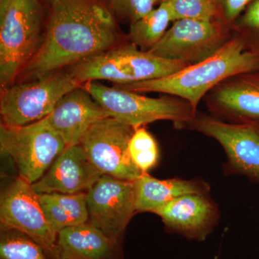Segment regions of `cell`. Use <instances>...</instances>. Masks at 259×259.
<instances>
[{
    "label": "cell",
    "instance_id": "6da1fadb",
    "mask_svg": "<svg viewBox=\"0 0 259 259\" xmlns=\"http://www.w3.org/2000/svg\"><path fill=\"white\" fill-rule=\"evenodd\" d=\"M41 44L19 78L32 81L120 44L113 17L99 0H53Z\"/></svg>",
    "mask_w": 259,
    "mask_h": 259
},
{
    "label": "cell",
    "instance_id": "7a4b0ae2",
    "mask_svg": "<svg viewBox=\"0 0 259 259\" xmlns=\"http://www.w3.org/2000/svg\"><path fill=\"white\" fill-rule=\"evenodd\" d=\"M256 71L258 56L247 50L243 39L236 33L214 55L175 74L115 86L136 93H158L180 97L189 102L197 113L199 102L220 83L235 75Z\"/></svg>",
    "mask_w": 259,
    "mask_h": 259
},
{
    "label": "cell",
    "instance_id": "3957f363",
    "mask_svg": "<svg viewBox=\"0 0 259 259\" xmlns=\"http://www.w3.org/2000/svg\"><path fill=\"white\" fill-rule=\"evenodd\" d=\"M182 61L168 60L142 51L132 42L120 44L77 64L69 71L83 83L107 80L116 85L129 84L169 76L187 67Z\"/></svg>",
    "mask_w": 259,
    "mask_h": 259
},
{
    "label": "cell",
    "instance_id": "277c9868",
    "mask_svg": "<svg viewBox=\"0 0 259 259\" xmlns=\"http://www.w3.org/2000/svg\"><path fill=\"white\" fill-rule=\"evenodd\" d=\"M39 0H11L0 16L1 91L15 83L41 44Z\"/></svg>",
    "mask_w": 259,
    "mask_h": 259
},
{
    "label": "cell",
    "instance_id": "5b68a950",
    "mask_svg": "<svg viewBox=\"0 0 259 259\" xmlns=\"http://www.w3.org/2000/svg\"><path fill=\"white\" fill-rule=\"evenodd\" d=\"M81 86L111 117L134 128L159 120L171 121L177 129L186 128L197 114L189 102L171 95L152 98L95 81H88Z\"/></svg>",
    "mask_w": 259,
    "mask_h": 259
},
{
    "label": "cell",
    "instance_id": "8992f818",
    "mask_svg": "<svg viewBox=\"0 0 259 259\" xmlns=\"http://www.w3.org/2000/svg\"><path fill=\"white\" fill-rule=\"evenodd\" d=\"M81 85L69 71L13 83L1 91V124L20 127L41 120L50 115L63 97Z\"/></svg>",
    "mask_w": 259,
    "mask_h": 259
},
{
    "label": "cell",
    "instance_id": "52a82bcc",
    "mask_svg": "<svg viewBox=\"0 0 259 259\" xmlns=\"http://www.w3.org/2000/svg\"><path fill=\"white\" fill-rule=\"evenodd\" d=\"M66 147L44 119L20 127L0 126V152L15 163L18 177L32 184L40 180Z\"/></svg>",
    "mask_w": 259,
    "mask_h": 259
},
{
    "label": "cell",
    "instance_id": "ba28073f",
    "mask_svg": "<svg viewBox=\"0 0 259 259\" xmlns=\"http://www.w3.org/2000/svg\"><path fill=\"white\" fill-rule=\"evenodd\" d=\"M229 29L218 20H177L150 53L163 59L197 64L214 55L231 40Z\"/></svg>",
    "mask_w": 259,
    "mask_h": 259
},
{
    "label": "cell",
    "instance_id": "9c48e42d",
    "mask_svg": "<svg viewBox=\"0 0 259 259\" xmlns=\"http://www.w3.org/2000/svg\"><path fill=\"white\" fill-rule=\"evenodd\" d=\"M136 128L113 117L92 126L79 144L102 175L135 181L142 175L129 153V144Z\"/></svg>",
    "mask_w": 259,
    "mask_h": 259
},
{
    "label": "cell",
    "instance_id": "30bf717a",
    "mask_svg": "<svg viewBox=\"0 0 259 259\" xmlns=\"http://www.w3.org/2000/svg\"><path fill=\"white\" fill-rule=\"evenodd\" d=\"M186 128L197 131L218 141L226 153V175L246 177L259 183V128L236 125L212 115L196 114Z\"/></svg>",
    "mask_w": 259,
    "mask_h": 259
},
{
    "label": "cell",
    "instance_id": "8fae6325",
    "mask_svg": "<svg viewBox=\"0 0 259 259\" xmlns=\"http://www.w3.org/2000/svg\"><path fill=\"white\" fill-rule=\"evenodd\" d=\"M88 223L123 244L126 229L137 213L134 181L102 175L87 194Z\"/></svg>",
    "mask_w": 259,
    "mask_h": 259
},
{
    "label": "cell",
    "instance_id": "7c38bea8",
    "mask_svg": "<svg viewBox=\"0 0 259 259\" xmlns=\"http://www.w3.org/2000/svg\"><path fill=\"white\" fill-rule=\"evenodd\" d=\"M0 225L14 228L37 242L53 259L57 233L48 222L31 184L18 177L2 190Z\"/></svg>",
    "mask_w": 259,
    "mask_h": 259
},
{
    "label": "cell",
    "instance_id": "4fadbf2b",
    "mask_svg": "<svg viewBox=\"0 0 259 259\" xmlns=\"http://www.w3.org/2000/svg\"><path fill=\"white\" fill-rule=\"evenodd\" d=\"M210 115L236 125L259 128V71L228 78L204 97Z\"/></svg>",
    "mask_w": 259,
    "mask_h": 259
},
{
    "label": "cell",
    "instance_id": "5bb4252c",
    "mask_svg": "<svg viewBox=\"0 0 259 259\" xmlns=\"http://www.w3.org/2000/svg\"><path fill=\"white\" fill-rule=\"evenodd\" d=\"M155 214L166 231L190 241L203 242L214 231L220 218L217 204L208 194H187L163 205Z\"/></svg>",
    "mask_w": 259,
    "mask_h": 259
},
{
    "label": "cell",
    "instance_id": "9a60e30c",
    "mask_svg": "<svg viewBox=\"0 0 259 259\" xmlns=\"http://www.w3.org/2000/svg\"><path fill=\"white\" fill-rule=\"evenodd\" d=\"M101 176L77 144L66 146L45 175L32 186L37 194L88 193Z\"/></svg>",
    "mask_w": 259,
    "mask_h": 259
},
{
    "label": "cell",
    "instance_id": "2e32d148",
    "mask_svg": "<svg viewBox=\"0 0 259 259\" xmlns=\"http://www.w3.org/2000/svg\"><path fill=\"white\" fill-rule=\"evenodd\" d=\"M110 117V114L80 86L63 97L44 120L64 140L66 146H70L79 144L92 126Z\"/></svg>",
    "mask_w": 259,
    "mask_h": 259
},
{
    "label": "cell",
    "instance_id": "e0dca14e",
    "mask_svg": "<svg viewBox=\"0 0 259 259\" xmlns=\"http://www.w3.org/2000/svg\"><path fill=\"white\" fill-rule=\"evenodd\" d=\"M53 259H125L122 245L90 223L59 231Z\"/></svg>",
    "mask_w": 259,
    "mask_h": 259
},
{
    "label": "cell",
    "instance_id": "ac0fdd59",
    "mask_svg": "<svg viewBox=\"0 0 259 259\" xmlns=\"http://www.w3.org/2000/svg\"><path fill=\"white\" fill-rule=\"evenodd\" d=\"M136 210L154 213L174 199L187 194H209L210 186L200 179L160 180L143 173L134 181Z\"/></svg>",
    "mask_w": 259,
    "mask_h": 259
},
{
    "label": "cell",
    "instance_id": "d6986e66",
    "mask_svg": "<svg viewBox=\"0 0 259 259\" xmlns=\"http://www.w3.org/2000/svg\"><path fill=\"white\" fill-rule=\"evenodd\" d=\"M87 194H38L48 222L57 234L65 228L88 222Z\"/></svg>",
    "mask_w": 259,
    "mask_h": 259
},
{
    "label": "cell",
    "instance_id": "ffe728a7",
    "mask_svg": "<svg viewBox=\"0 0 259 259\" xmlns=\"http://www.w3.org/2000/svg\"><path fill=\"white\" fill-rule=\"evenodd\" d=\"M172 22L171 13L166 1H162L156 9L131 24L128 33L130 42L148 51L156 46L165 35L168 24Z\"/></svg>",
    "mask_w": 259,
    "mask_h": 259
},
{
    "label": "cell",
    "instance_id": "44dd1931",
    "mask_svg": "<svg viewBox=\"0 0 259 259\" xmlns=\"http://www.w3.org/2000/svg\"><path fill=\"white\" fill-rule=\"evenodd\" d=\"M0 259H51L46 250L30 237L0 225Z\"/></svg>",
    "mask_w": 259,
    "mask_h": 259
},
{
    "label": "cell",
    "instance_id": "7402d4cb",
    "mask_svg": "<svg viewBox=\"0 0 259 259\" xmlns=\"http://www.w3.org/2000/svg\"><path fill=\"white\" fill-rule=\"evenodd\" d=\"M129 153L134 164L142 173H148L157 164L159 148L145 126L136 128L130 141Z\"/></svg>",
    "mask_w": 259,
    "mask_h": 259
},
{
    "label": "cell",
    "instance_id": "603a6c76",
    "mask_svg": "<svg viewBox=\"0 0 259 259\" xmlns=\"http://www.w3.org/2000/svg\"><path fill=\"white\" fill-rule=\"evenodd\" d=\"M168 5L172 22L184 19L214 21L219 14L218 0H163Z\"/></svg>",
    "mask_w": 259,
    "mask_h": 259
},
{
    "label": "cell",
    "instance_id": "cb8c5ba5",
    "mask_svg": "<svg viewBox=\"0 0 259 259\" xmlns=\"http://www.w3.org/2000/svg\"><path fill=\"white\" fill-rule=\"evenodd\" d=\"M236 33L247 50L259 57V0H253L236 23Z\"/></svg>",
    "mask_w": 259,
    "mask_h": 259
},
{
    "label": "cell",
    "instance_id": "d4e9b609",
    "mask_svg": "<svg viewBox=\"0 0 259 259\" xmlns=\"http://www.w3.org/2000/svg\"><path fill=\"white\" fill-rule=\"evenodd\" d=\"M109 2L117 15L134 23L151 13L158 0H109Z\"/></svg>",
    "mask_w": 259,
    "mask_h": 259
},
{
    "label": "cell",
    "instance_id": "484cf974",
    "mask_svg": "<svg viewBox=\"0 0 259 259\" xmlns=\"http://www.w3.org/2000/svg\"><path fill=\"white\" fill-rule=\"evenodd\" d=\"M253 0H218L226 23H233Z\"/></svg>",
    "mask_w": 259,
    "mask_h": 259
},
{
    "label": "cell",
    "instance_id": "4316f807",
    "mask_svg": "<svg viewBox=\"0 0 259 259\" xmlns=\"http://www.w3.org/2000/svg\"><path fill=\"white\" fill-rule=\"evenodd\" d=\"M11 0H0V16L5 14Z\"/></svg>",
    "mask_w": 259,
    "mask_h": 259
},
{
    "label": "cell",
    "instance_id": "83f0119b",
    "mask_svg": "<svg viewBox=\"0 0 259 259\" xmlns=\"http://www.w3.org/2000/svg\"><path fill=\"white\" fill-rule=\"evenodd\" d=\"M49 1H50V2H51H51H52V1H53V0H49Z\"/></svg>",
    "mask_w": 259,
    "mask_h": 259
},
{
    "label": "cell",
    "instance_id": "f1b7e54d",
    "mask_svg": "<svg viewBox=\"0 0 259 259\" xmlns=\"http://www.w3.org/2000/svg\"><path fill=\"white\" fill-rule=\"evenodd\" d=\"M160 1L162 2V1H163V0H160Z\"/></svg>",
    "mask_w": 259,
    "mask_h": 259
},
{
    "label": "cell",
    "instance_id": "f546056e",
    "mask_svg": "<svg viewBox=\"0 0 259 259\" xmlns=\"http://www.w3.org/2000/svg\"><path fill=\"white\" fill-rule=\"evenodd\" d=\"M158 1H160V0H158Z\"/></svg>",
    "mask_w": 259,
    "mask_h": 259
}]
</instances>
